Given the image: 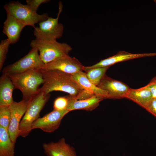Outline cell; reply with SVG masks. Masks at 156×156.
I'll use <instances>...</instances> for the list:
<instances>
[{"label": "cell", "mask_w": 156, "mask_h": 156, "mask_svg": "<svg viewBox=\"0 0 156 156\" xmlns=\"http://www.w3.org/2000/svg\"><path fill=\"white\" fill-rule=\"evenodd\" d=\"M44 80L39 92L47 95L53 91H61L69 94L77 99H81L86 93L72 75L57 70L41 69Z\"/></svg>", "instance_id": "obj_1"}, {"label": "cell", "mask_w": 156, "mask_h": 156, "mask_svg": "<svg viewBox=\"0 0 156 156\" xmlns=\"http://www.w3.org/2000/svg\"><path fill=\"white\" fill-rule=\"evenodd\" d=\"M68 98V102L66 109L69 112L77 109L92 111L97 107L100 102L104 99L96 95L81 100H77L71 96Z\"/></svg>", "instance_id": "obj_15"}, {"label": "cell", "mask_w": 156, "mask_h": 156, "mask_svg": "<svg viewBox=\"0 0 156 156\" xmlns=\"http://www.w3.org/2000/svg\"><path fill=\"white\" fill-rule=\"evenodd\" d=\"M25 27L13 16L7 14L3 23V33L7 37L10 44L16 43L19 40L23 29Z\"/></svg>", "instance_id": "obj_14"}, {"label": "cell", "mask_w": 156, "mask_h": 156, "mask_svg": "<svg viewBox=\"0 0 156 156\" xmlns=\"http://www.w3.org/2000/svg\"><path fill=\"white\" fill-rule=\"evenodd\" d=\"M125 98L132 100L144 109L153 99L152 93L147 85L138 89L130 88Z\"/></svg>", "instance_id": "obj_17"}, {"label": "cell", "mask_w": 156, "mask_h": 156, "mask_svg": "<svg viewBox=\"0 0 156 156\" xmlns=\"http://www.w3.org/2000/svg\"><path fill=\"white\" fill-rule=\"evenodd\" d=\"M32 48L36 49L39 52L40 57L45 64L56 59L69 55L71 47L65 43H60L56 40H42L35 39L30 44Z\"/></svg>", "instance_id": "obj_3"}, {"label": "cell", "mask_w": 156, "mask_h": 156, "mask_svg": "<svg viewBox=\"0 0 156 156\" xmlns=\"http://www.w3.org/2000/svg\"><path fill=\"white\" fill-rule=\"evenodd\" d=\"M11 119L8 106H0V126L8 131Z\"/></svg>", "instance_id": "obj_21"}, {"label": "cell", "mask_w": 156, "mask_h": 156, "mask_svg": "<svg viewBox=\"0 0 156 156\" xmlns=\"http://www.w3.org/2000/svg\"><path fill=\"white\" fill-rule=\"evenodd\" d=\"M71 75L84 90L93 95L99 96L103 99L108 98L107 92L91 83L87 77L86 73L82 71Z\"/></svg>", "instance_id": "obj_16"}, {"label": "cell", "mask_w": 156, "mask_h": 156, "mask_svg": "<svg viewBox=\"0 0 156 156\" xmlns=\"http://www.w3.org/2000/svg\"><path fill=\"white\" fill-rule=\"evenodd\" d=\"M62 8V4L60 1L57 17L55 18L49 17L46 20L39 23V26L35 27L34 31V34L36 39L56 40L62 36L64 27L62 24L58 22Z\"/></svg>", "instance_id": "obj_6"}, {"label": "cell", "mask_w": 156, "mask_h": 156, "mask_svg": "<svg viewBox=\"0 0 156 156\" xmlns=\"http://www.w3.org/2000/svg\"><path fill=\"white\" fill-rule=\"evenodd\" d=\"M49 0H27V5L33 11L37 12L38 7L41 4L50 1Z\"/></svg>", "instance_id": "obj_24"}, {"label": "cell", "mask_w": 156, "mask_h": 156, "mask_svg": "<svg viewBox=\"0 0 156 156\" xmlns=\"http://www.w3.org/2000/svg\"><path fill=\"white\" fill-rule=\"evenodd\" d=\"M50 97V94L46 95L39 92L29 100L26 111L19 124V135L27 136L32 130L33 123L39 118L40 114Z\"/></svg>", "instance_id": "obj_4"}, {"label": "cell", "mask_w": 156, "mask_h": 156, "mask_svg": "<svg viewBox=\"0 0 156 156\" xmlns=\"http://www.w3.org/2000/svg\"><path fill=\"white\" fill-rule=\"evenodd\" d=\"M154 56H156V53H132L125 51H120L114 55L101 60L99 62L92 66L86 67L84 66L83 70L86 71L94 68L110 67L117 63L130 60Z\"/></svg>", "instance_id": "obj_12"}, {"label": "cell", "mask_w": 156, "mask_h": 156, "mask_svg": "<svg viewBox=\"0 0 156 156\" xmlns=\"http://www.w3.org/2000/svg\"><path fill=\"white\" fill-rule=\"evenodd\" d=\"M43 148L47 156H77L74 148L62 138L55 142L44 143Z\"/></svg>", "instance_id": "obj_13"}, {"label": "cell", "mask_w": 156, "mask_h": 156, "mask_svg": "<svg viewBox=\"0 0 156 156\" xmlns=\"http://www.w3.org/2000/svg\"><path fill=\"white\" fill-rule=\"evenodd\" d=\"M109 67L96 68L89 69L86 71V76L91 83L97 86Z\"/></svg>", "instance_id": "obj_20"}, {"label": "cell", "mask_w": 156, "mask_h": 156, "mask_svg": "<svg viewBox=\"0 0 156 156\" xmlns=\"http://www.w3.org/2000/svg\"><path fill=\"white\" fill-rule=\"evenodd\" d=\"M83 66L78 59L68 55L45 64L42 69L57 70L73 74L82 71Z\"/></svg>", "instance_id": "obj_10"}, {"label": "cell", "mask_w": 156, "mask_h": 156, "mask_svg": "<svg viewBox=\"0 0 156 156\" xmlns=\"http://www.w3.org/2000/svg\"><path fill=\"white\" fill-rule=\"evenodd\" d=\"M147 86L152 93L153 98H156V77L153 78Z\"/></svg>", "instance_id": "obj_26"}, {"label": "cell", "mask_w": 156, "mask_h": 156, "mask_svg": "<svg viewBox=\"0 0 156 156\" xmlns=\"http://www.w3.org/2000/svg\"><path fill=\"white\" fill-rule=\"evenodd\" d=\"M97 86L107 92L108 99H114L125 98L130 88L123 82L105 75Z\"/></svg>", "instance_id": "obj_11"}, {"label": "cell", "mask_w": 156, "mask_h": 156, "mask_svg": "<svg viewBox=\"0 0 156 156\" xmlns=\"http://www.w3.org/2000/svg\"><path fill=\"white\" fill-rule=\"evenodd\" d=\"M69 112L66 109L53 110L38 118L32 124L31 130L39 129L46 132H53L58 128L63 118Z\"/></svg>", "instance_id": "obj_9"}, {"label": "cell", "mask_w": 156, "mask_h": 156, "mask_svg": "<svg viewBox=\"0 0 156 156\" xmlns=\"http://www.w3.org/2000/svg\"><path fill=\"white\" fill-rule=\"evenodd\" d=\"M68 102V97H61L57 98L54 103L53 110H60L66 109Z\"/></svg>", "instance_id": "obj_23"}, {"label": "cell", "mask_w": 156, "mask_h": 156, "mask_svg": "<svg viewBox=\"0 0 156 156\" xmlns=\"http://www.w3.org/2000/svg\"><path fill=\"white\" fill-rule=\"evenodd\" d=\"M4 8L7 14L13 16L25 26H30L34 28L36 23L45 21L49 17L47 14H38L27 4H22L18 1L9 3L5 4Z\"/></svg>", "instance_id": "obj_5"}, {"label": "cell", "mask_w": 156, "mask_h": 156, "mask_svg": "<svg viewBox=\"0 0 156 156\" xmlns=\"http://www.w3.org/2000/svg\"><path fill=\"white\" fill-rule=\"evenodd\" d=\"M10 44L7 39L2 40L0 43V70L2 68L6 58V55Z\"/></svg>", "instance_id": "obj_22"}, {"label": "cell", "mask_w": 156, "mask_h": 156, "mask_svg": "<svg viewBox=\"0 0 156 156\" xmlns=\"http://www.w3.org/2000/svg\"><path fill=\"white\" fill-rule=\"evenodd\" d=\"M14 89L9 76L3 74L0 79V106H9L14 102L12 95Z\"/></svg>", "instance_id": "obj_18"}, {"label": "cell", "mask_w": 156, "mask_h": 156, "mask_svg": "<svg viewBox=\"0 0 156 156\" xmlns=\"http://www.w3.org/2000/svg\"><path fill=\"white\" fill-rule=\"evenodd\" d=\"M154 1L156 4V0H154Z\"/></svg>", "instance_id": "obj_27"}, {"label": "cell", "mask_w": 156, "mask_h": 156, "mask_svg": "<svg viewBox=\"0 0 156 156\" xmlns=\"http://www.w3.org/2000/svg\"><path fill=\"white\" fill-rule=\"evenodd\" d=\"M29 101L23 99L18 102L14 101L8 106L11 119L8 132L11 140L14 143L19 136V124L26 111Z\"/></svg>", "instance_id": "obj_8"}, {"label": "cell", "mask_w": 156, "mask_h": 156, "mask_svg": "<svg viewBox=\"0 0 156 156\" xmlns=\"http://www.w3.org/2000/svg\"><path fill=\"white\" fill-rule=\"evenodd\" d=\"M8 75L15 89H18L22 93L23 99L27 101L39 93V87L44 82L40 69H34L19 74Z\"/></svg>", "instance_id": "obj_2"}, {"label": "cell", "mask_w": 156, "mask_h": 156, "mask_svg": "<svg viewBox=\"0 0 156 156\" xmlns=\"http://www.w3.org/2000/svg\"><path fill=\"white\" fill-rule=\"evenodd\" d=\"M15 144L8 131L0 126V156H14Z\"/></svg>", "instance_id": "obj_19"}, {"label": "cell", "mask_w": 156, "mask_h": 156, "mask_svg": "<svg viewBox=\"0 0 156 156\" xmlns=\"http://www.w3.org/2000/svg\"><path fill=\"white\" fill-rule=\"evenodd\" d=\"M145 109L156 117V98H153Z\"/></svg>", "instance_id": "obj_25"}, {"label": "cell", "mask_w": 156, "mask_h": 156, "mask_svg": "<svg viewBox=\"0 0 156 156\" xmlns=\"http://www.w3.org/2000/svg\"><path fill=\"white\" fill-rule=\"evenodd\" d=\"M44 64L40 57L38 50L32 48L23 58L5 67L2 70L3 74L8 75H16L32 70L41 69Z\"/></svg>", "instance_id": "obj_7"}]
</instances>
